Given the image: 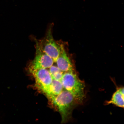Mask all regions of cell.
Returning a JSON list of instances; mask_svg holds the SVG:
<instances>
[{"instance_id": "cell-1", "label": "cell", "mask_w": 124, "mask_h": 124, "mask_svg": "<svg viewBox=\"0 0 124 124\" xmlns=\"http://www.w3.org/2000/svg\"><path fill=\"white\" fill-rule=\"evenodd\" d=\"M50 100L61 114L62 123L70 120L74 108L78 105L72 94L64 89L60 94L53 97Z\"/></svg>"}, {"instance_id": "cell-5", "label": "cell", "mask_w": 124, "mask_h": 124, "mask_svg": "<svg viewBox=\"0 0 124 124\" xmlns=\"http://www.w3.org/2000/svg\"><path fill=\"white\" fill-rule=\"evenodd\" d=\"M35 56L29 66L31 72L39 69L49 68L54 62L53 59L41 50L36 43Z\"/></svg>"}, {"instance_id": "cell-2", "label": "cell", "mask_w": 124, "mask_h": 124, "mask_svg": "<svg viewBox=\"0 0 124 124\" xmlns=\"http://www.w3.org/2000/svg\"><path fill=\"white\" fill-rule=\"evenodd\" d=\"M61 81L63 89L72 94L78 104H83L85 97V84L75 71L64 72Z\"/></svg>"}, {"instance_id": "cell-7", "label": "cell", "mask_w": 124, "mask_h": 124, "mask_svg": "<svg viewBox=\"0 0 124 124\" xmlns=\"http://www.w3.org/2000/svg\"><path fill=\"white\" fill-rule=\"evenodd\" d=\"M124 95L122 94L118 89L113 94L111 100L107 101L106 105L112 104L119 107L124 108Z\"/></svg>"}, {"instance_id": "cell-9", "label": "cell", "mask_w": 124, "mask_h": 124, "mask_svg": "<svg viewBox=\"0 0 124 124\" xmlns=\"http://www.w3.org/2000/svg\"><path fill=\"white\" fill-rule=\"evenodd\" d=\"M49 69V72L53 79L61 81L64 72L57 66L52 65Z\"/></svg>"}, {"instance_id": "cell-3", "label": "cell", "mask_w": 124, "mask_h": 124, "mask_svg": "<svg viewBox=\"0 0 124 124\" xmlns=\"http://www.w3.org/2000/svg\"><path fill=\"white\" fill-rule=\"evenodd\" d=\"M52 28L51 26L48 29L44 39L39 41H37V43L41 50L55 62L63 46L58 44L54 40L52 34Z\"/></svg>"}, {"instance_id": "cell-8", "label": "cell", "mask_w": 124, "mask_h": 124, "mask_svg": "<svg viewBox=\"0 0 124 124\" xmlns=\"http://www.w3.org/2000/svg\"><path fill=\"white\" fill-rule=\"evenodd\" d=\"M63 89L61 81L53 79L49 89V95L48 98L50 99L54 96L58 95Z\"/></svg>"}, {"instance_id": "cell-6", "label": "cell", "mask_w": 124, "mask_h": 124, "mask_svg": "<svg viewBox=\"0 0 124 124\" xmlns=\"http://www.w3.org/2000/svg\"><path fill=\"white\" fill-rule=\"evenodd\" d=\"M55 62L59 69L64 73L75 72L73 65L67 54L64 46Z\"/></svg>"}, {"instance_id": "cell-4", "label": "cell", "mask_w": 124, "mask_h": 124, "mask_svg": "<svg viewBox=\"0 0 124 124\" xmlns=\"http://www.w3.org/2000/svg\"><path fill=\"white\" fill-rule=\"evenodd\" d=\"M31 73L34 77L37 87L48 97L49 89L53 80L49 71L46 69H40Z\"/></svg>"}]
</instances>
